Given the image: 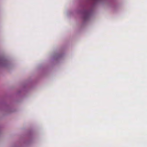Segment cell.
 <instances>
[{
  "mask_svg": "<svg viewBox=\"0 0 147 147\" xmlns=\"http://www.w3.org/2000/svg\"><path fill=\"white\" fill-rule=\"evenodd\" d=\"M98 4L101 3L106 7L112 14H117L121 10L122 6V0H94Z\"/></svg>",
  "mask_w": 147,
  "mask_h": 147,
  "instance_id": "obj_1",
  "label": "cell"
}]
</instances>
